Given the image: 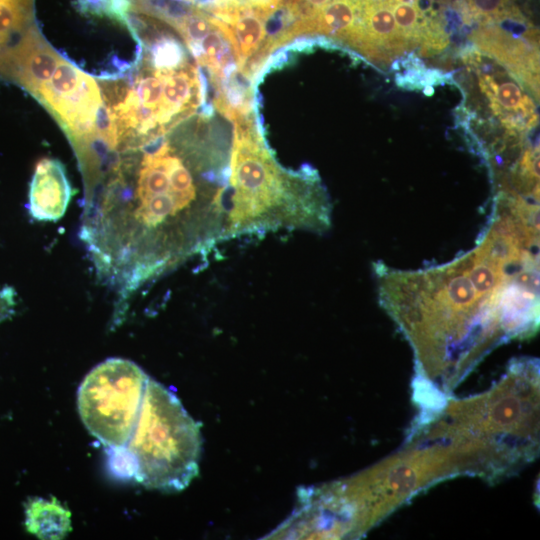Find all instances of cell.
<instances>
[{"mask_svg": "<svg viewBox=\"0 0 540 540\" xmlns=\"http://www.w3.org/2000/svg\"><path fill=\"white\" fill-rule=\"evenodd\" d=\"M212 162L165 136L114 155L85 191L81 224L117 261L172 271L235 238L230 166Z\"/></svg>", "mask_w": 540, "mask_h": 540, "instance_id": "6da1fadb", "label": "cell"}, {"mask_svg": "<svg viewBox=\"0 0 540 540\" xmlns=\"http://www.w3.org/2000/svg\"><path fill=\"white\" fill-rule=\"evenodd\" d=\"M515 260L482 241L462 260L390 273L382 302L414 347L421 382L447 395L492 347L514 338Z\"/></svg>", "mask_w": 540, "mask_h": 540, "instance_id": "7a4b0ae2", "label": "cell"}, {"mask_svg": "<svg viewBox=\"0 0 540 540\" xmlns=\"http://www.w3.org/2000/svg\"><path fill=\"white\" fill-rule=\"evenodd\" d=\"M110 451L116 455L110 464L117 475L148 488L180 491L198 474L199 425L175 394L149 378L129 441Z\"/></svg>", "mask_w": 540, "mask_h": 540, "instance_id": "3957f363", "label": "cell"}, {"mask_svg": "<svg viewBox=\"0 0 540 540\" xmlns=\"http://www.w3.org/2000/svg\"><path fill=\"white\" fill-rule=\"evenodd\" d=\"M149 376L134 362L110 358L95 366L77 395L86 429L108 450L126 446L136 425Z\"/></svg>", "mask_w": 540, "mask_h": 540, "instance_id": "277c9868", "label": "cell"}, {"mask_svg": "<svg viewBox=\"0 0 540 540\" xmlns=\"http://www.w3.org/2000/svg\"><path fill=\"white\" fill-rule=\"evenodd\" d=\"M70 197V185L61 163L42 159L30 184L28 209L31 216L39 221H56L64 215Z\"/></svg>", "mask_w": 540, "mask_h": 540, "instance_id": "5b68a950", "label": "cell"}, {"mask_svg": "<svg viewBox=\"0 0 540 540\" xmlns=\"http://www.w3.org/2000/svg\"><path fill=\"white\" fill-rule=\"evenodd\" d=\"M26 526L40 538H61L70 529V513L55 501L34 499L26 507Z\"/></svg>", "mask_w": 540, "mask_h": 540, "instance_id": "8992f818", "label": "cell"}, {"mask_svg": "<svg viewBox=\"0 0 540 540\" xmlns=\"http://www.w3.org/2000/svg\"><path fill=\"white\" fill-rule=\"evenodd\" d=\"M487 84H489V97L496 102L493 105L495 111L498 108H505L508 110L523 109L528 113L532 111V109H529V105L531 104L525 106L522 104V102L525 101L527 98H523L520 87L514 82L506 81L498 85L494 81L488 79Z\"/></svg>", "mask_w": 540, "mask_h": 540, "instance_id": "52a82bcc", "label": "cell"}, {"mask_svg": "<svg viewBox=\"0 0 540 540\" xmlns=\"http://www.w3.org/2000/svg\"><path fill=\"white\" fill-rule=\"evenodd\" d=\"M386 6L391 10L397 28L404 39L418 35L420 17L415 5L401 3Z\"/></svg>", "mask_w": 540, "mask_h": 540, "instance_id": "ba28073f", "label": "cell"}, {"mask_svg": "<svg viewBox=\"0 0 540 540\" xmlns=\"http://www.w3.org/2000/svg\"><path fill=\"white\" fill-rule=\"evenodd\" d=\"M16 293L12 287H4L0 289V322L9 318L15 307Z\"/></svg>", "mask_w": 540, "mask_h": 540, "instance_id": "9c48e42d", "label": "cell"}, {"mask_svg": "<svg viewBox=\"0 0 540 540\" xmlns=\"http://www.w3.org/2000/svg\"><path fill=\"white\" fill-rule=\"evenodd\" d=\"M187 1L203 10H207L215 0H184Z\"/></svg>", "mask_w": 540, "mask_h": 540, "instance_id": "30bf717a", "label": "cell"}]
</instances>
